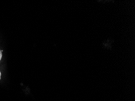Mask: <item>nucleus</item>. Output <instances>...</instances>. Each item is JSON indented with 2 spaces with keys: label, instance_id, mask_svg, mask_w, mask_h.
I'll use <instances>...</instances> for the list:
<instances>
[{
  "label": "nucleus",
  "instance_id": "1",
  "mask_svg": "<svg viewBox=\"0 0 135 101\" xmlns=\"http://www.w3.org/2000/svg\"><path fill=\"white\" fill-rule=\"evenodd\" d=\"M2 56H3V55H2V52L1 51V50H0V61L2 58Z\"/></svg>",
  "mask_w": 135,
  "mask_h": 101
},
{
  "label": "nucleus",
  "instance_id": "2",
  "mask_svg": "<svg viewBox=\"0 0 135 101\" xmlns=\"http://www.w3.org/2000/svg\"><path fill=\"white\" fill-rule=\"evenodd\" d=\"M1 73L0 72V79H1Z\"/></svg>",
  "mask_w": 135,
  "mask_h": 101
}]
</instances>
